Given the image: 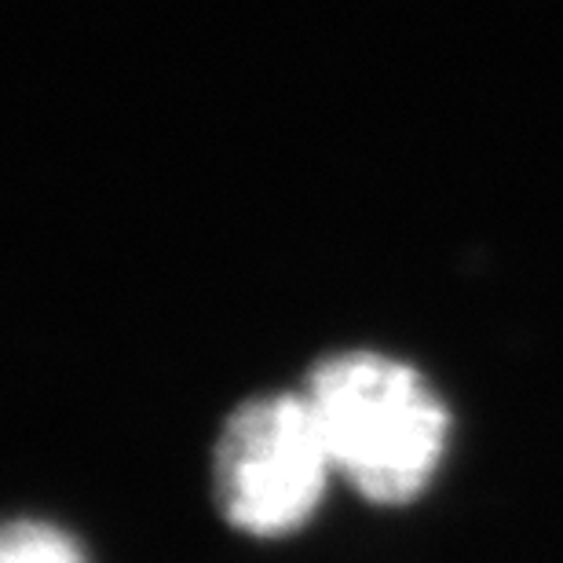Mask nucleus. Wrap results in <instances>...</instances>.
<instances>
[{
  "instance_id": "f257e3e1",
  "label": "nucleus",
  "mask_w": 563,
  "mask_h": 563,
  "mask_svg": "<svg viewBox=\"0 0 563 563\" xmlns=\"http://www.w3.org/2000/svg\"><path fill=\"white\" fill-rule=\"evenodd\" d=\"M333 472L377 505L413 501L446 454L450 410L413 366L380 352L325 355L303 380Z\"/></svg>"
},
{
  "instance_id": "7ed1b4c3",
  "label": "nucleus",
  "mask_w": 563,
  "mask_h": 563,
  "mask_svg": "<svg viewBox=\"0 0 563 563\" xmlns=\"http://www.w3.org/2000/svg\"><path fill=\"white\" fill-rule=\"evenodd\" d=\"M0 563H85L81 545L63 527L44 520H15L4 527Z\"/></svg>"
},
{
  "instance_id": "f03ea898",
  "label": "nucleus",
  "mask_w": 563,
  "mask_h": 563,
  "mask_svg": "<svg viewBox=\"0 0 563 563\" xmlns=\"http://www.w3.org/2000/svg\"><path fill=\"white\" fill-rule=\"evenodd\" d=\"M333 461L300 391L242 402L223 421L212 454V498L234 531L278 538L319 509Z\"/></svg>"
}]
</instances>
